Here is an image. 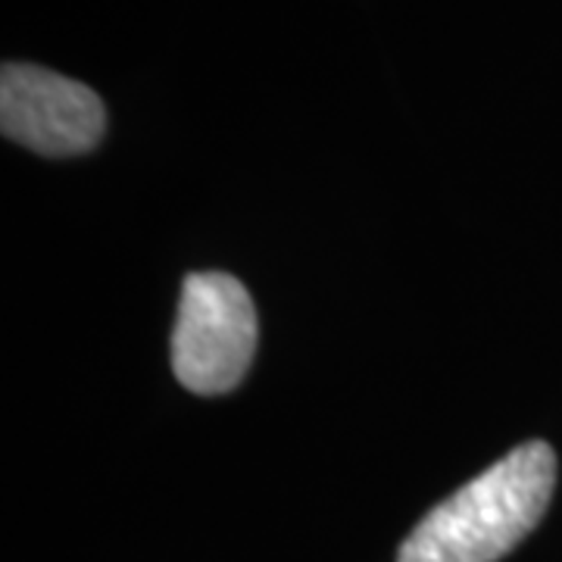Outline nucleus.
Here are the masks:
<instances>
[{"label": "nucleus", "instance_id": "2", "mask_svg": "<svg viewBox=\"0 0 562 562\" xmlns=\"http://www.w3.org/2000/svg\"><path fill=\"white\" fill-rule=\"evenodd\" d=\"M257 310L241 281L225 272H194L181 281L172 328V372L181 387L216 397L238 387L257 353Z\"/></svg>", "mask_w": 562, "mask_h": 562}, {"label": "nucleus", "instance_id": "3", "mask_svg": "<svg viewBox=\"0 0 562 562\" xmlns=\"http://www.w3.org/2000/svg\"><path fill=\"white\" fill-rule=\"evenodd\" d=\"M0 128L41 157H79L101 144L106 110L81 81L32 63H3Z\"/></svg>", "mask_w": 562, "mask_h": 562}, {"label": "nucleus", "instance_id": "1", "mask_svg": "<svg viewBox=\"0 0 562 562\" xmlns=\"http://www.w3.org/2000/svg\"><path fill=\"white\" fill-rule=\"evenodd\" d=\"M557 487V453L543 441L501 462L438 503L397 550V562H497L543 519Z\"/></svg>", "mask_w": 562, "mask_h": 562}]
</instances>
